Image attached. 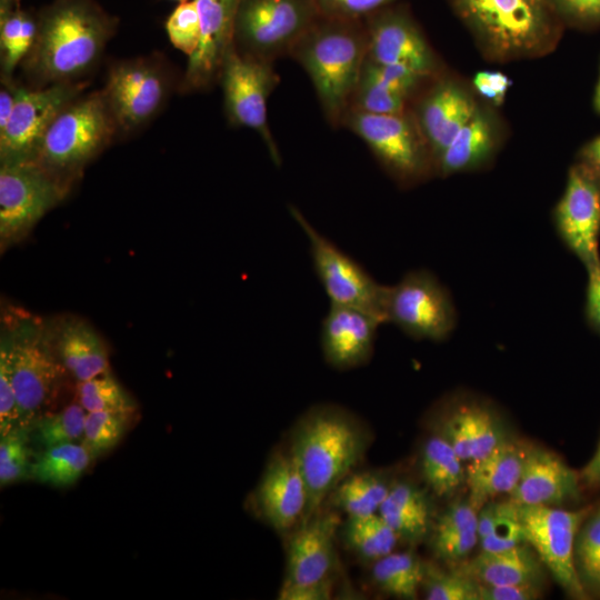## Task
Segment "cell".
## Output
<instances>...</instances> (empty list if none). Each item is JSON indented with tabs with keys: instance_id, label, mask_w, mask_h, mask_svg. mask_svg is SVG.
<instances>
[{
	"instance_id": "cell-30",
	"label": "cell",
	"mask_w": 600,
	"mask_h": 600,
	"mask_svg": "<svg viewBox=\"0 0 600 600\" xmlns=\"http://www.w3.org/2000/svg\"><path fill=\"white\" fill-rule=\"evenodd\" d=\"M37 16L14 0H0L1 77L12 78L30 52L37 36Z\"/></svg>"
},
{
	"instance_id": "cell-28",
	"label": "cell",
	"mask_w": 600,
	"mask_h": 600,
	"mask_svg": "<svg viewBox=\"0 0 600 600\" xmlns=\"http://www.w3.org/2000/svg\"><path fill=\"white\" fill-rule=\"evenodd\" d=\"M399 540L416 543L430 534L433 519L427 492L409 481L391 483L378 512Z\"/></svg>"
},
{
	"instance_id": "cell-33",
	"label": "cell",
	"mask_w": 600,
	"mask_h": 600,
	"mask_svg": "<svg viewBox=\"0 0 600 600\" xmlns=\"http://www.w3.org/2000/svg\"><path fill=\"white\" fill-rule=\"evenodd\" d=\"M427 564L412 552H391L373 562L371 576L386 593L416 599L422 588Z\"/></svg>"
},
{
	"instance_id": "cell-39",
	"label": "cell",
	"mask_w": 600,
	"mask_h": 600,
	"mask_svg": "<svg viewBox=\"0 0 600 600\" xmlns=\"http://www.w3.org/2000/svg\"><path fill=\"white\" fill-rule=\"evenodd\" d=\"M128 417L114 411L87 412L83 444L92 459L117 446L126 431Z\"/></svg>"
},
{
	"instance_id": "cell-32",
	"label": "cell",
	"mask_w": 600,
	"mask_h": 600,
	"mask_svg": "<svg viewBox=\"0 0 600 600\" xmlns=\"http://www.w3.org/2000/svg\"><path fill=\"white\" fill-rule=\"evenodd\" d=\"M391 483L378 471L348 474L331 492L334 507L348 517H367L379 512Z\"/></svg>"
},
{
	"instance_id": "cell-6",
	"label": "cell",
	"mask_w": 600,
	"mask_h": 600,
	"mask_svg": "<svg viewBox=\"0 0 600 600\" xmlns=\"http://www.w3.org/2000/svg\"><path fill=\"white\" fill-rule=\"evenodd\" d=\"M2 333L9 346L19 423H28L53 399L66 369L54 350L52 327L39 318L12 317Z\"/></svg>"
},
{
	"instance_id": "cell-18",
	"label": "cell",
	"mask_w": 600,
	"mask_h": 600,
	"mask_svg": "<svg viewBox=\"0 0 600 600\" xmlns=\"http://www.w3.org/2000/svg\"><path fill=\"white\" fill-rule=\"evenodd\" d=\"M200 19V41L189 57L179 90L193 93L219 82L222 64L233 46V28L240 0H196Z\"/></svg>"
},
{
	"instance_id": "cell-57",
	"label": "cell",
	"mask_w": 600,
	"mask_h": 600,
	"mask_svg": "<svg viewBox=\"0 0 600 600\" xmlns=\"http://www.w3.org/2000/svg\"><path fill=\"white\" fill-rule=\"evenodd\" d=\"M594 107H596L597 111L600 112V78H599L598 86H597V89H596Z\"/></svg>"
},
{
	"instance_id": "cell-38",
	"label": "cell",
	"mask_w": 600,
	"mask_h": 600,
	"mask_svg": "<svg viewBox=\"0 0 600 600\" xmlns=\"http://www.w3.org/2000/svg\"><path fill=\"white\" fill-rule=\"evenodd\" d=\"M409 99V97L386 87L362 68L349 110L376 114L402 113L408 110Z\"/></svg>"
},
{
	"instance_id": "cell-40",
	"label": "cell",
	"mask_w": 600,
	"mask_h": 600,
	"mask_svg": "<svg viewBox=\"0 0 600 600\" xmlns=\"http://www.w3.org/2000/svg\"><path fill=\"white\" fill-rule=\"evenodd\" d=\"M577 569L589 584L600 589V507L583 520L576 540Z\"/></svg>"
},
{
	"instance_id": "cell-47",
	"label": "cell",
	"mask_w": 600,
	"mask_h": 600,
	"mask_svg": "<svg viewBox=\"0 0 600 600\" xmlns=\"http://www.w3.org/2000/svg\"><path fill=\"white\" fill-rule=\"evenodd\" d=\"M433 553L446 562L466 559L479 542L477 529L448 533H430Z\"/></svg>"
},
{
	"instance_id": "cell-55",
	"label": "cell",
	"mask_w": 600,
	"mask_h": 600,
	"mask_svg": "<svg viewBox=\"0 0 600 600\" xmlns=\"http://www.w3.org/2000/svg\"><path fill=\"white\" fill-rule=\"evenodd\" d=\"M579 164L600 180V137L591 140L582 148Z\"/></svg>"
},
{
	"instance_id": "cell-7",
	"label": "cell",
	"mask_w": 600,
	"mask_h": 600,
	"mask_svg": "<svg viewBox=\"0 0 600 600\" xmlns=\"http://www.w3.org/2000/svg\"><path fill=\"white\" fill-rule=\"evenodd\" d=\"M341 127L358 136L387 173L401 186H412L431 173L434 160L427 140L408 110L376 114L348 110Z\"/></svg>"
},
{
	"instance_id": "cell-11",
	"label": "cell",
	"mask_w": 600,
	"mask_h": 600,
	"mask_svg": "<svg viewBox=\"0 0 600 600\" xmlns=\"http://www.w3.org/2000/svg\"><path fill=\"white\" fill-rule=\"evenodd\" d=\"M386 322L417 340L442 341L457 326V311L447 288L426 269L407 272L386 286Z\"/></svg>"
},
{
	"instance_id": "cell-44",
	"label": "cell",
	"mask_w": 600,
	"mask_h": 600,
	"mask_svg": "<svg viewBox=\"0 0 600 600\" xmlns=\"http://www.w3.org/2000/svg\"><path fill=\"white\" fill-rule=\"evenodd\" d=\"M29 451L22 433L12 429L0 440V483L6 486L29 472Z\"/></svg>"
},
{
	"instance_id": "cell-27",
	"label": "cell",
	"mask_w": 600,
	"mask_h": 600,
	"mask_svg": "<svg viewBox=\"0 0 600 600\" xmlns=\"http://www.w3.org/2000/svg\"><path fill=\"white\" fill-rule=\"evenodd\" d=\"M542 562L527 543L514 548L487 552L481 551L459 570L483 586L539 583Z\"/></svg>"
},
{
	"instance_id": "cell-13",
	"label": "cell",
	"mask_w": 600,
	"mask_h": 600,
	"mask_svg": "<svg viewBox=\"0 0 600 600\" xmlns=\"http://www.w3.org/2000/svg\"><path fill=\"white\" fill-rule=\"evenodd\" d=\"M279 82L273 62L241 54L233 46L224 58L218 82L229 123L257 131L277 166L281 156L268 124L267 102Z\"/></svg>"
},
{
	"instance_id": "cell-29",
	"label": "cell",
	"mask_w": 600,
	"mask_h": 600,
	"mask_svg": "<svg viewBox=\"0 0 600 600\" xmlns=\"http://www.w3.org/2000/svg\"><path fill=\"white\" fill-rule=\"evenodd\" d=\"M493 138L491 120L477 109L467 124L438 156L434 168L440 174L449 176L479 167L491 154Z\"/></svg>"
},
{
	"instance_id": "cell-41",
	"label": "cell",
	"mask_w": 600,
	"mask_h": 600,
	"mask_svg": "<svg viewBox=\"0 0 600 600\" xmlns=\"http://www.w3.org/2000/svg\"><path fill=\"white\" fill-rule=\"evenodd\" d=\"M422 588L428 600H480L479 583L459 569L446 572L427 564Z\"/></svg>"
},
{
	"instance_id": "cell-19",
	"label": "cell",
	"mask_w": 600,
	"mask_h": 600,
	"mask_svg": "<svg viewBox=\"0 0 600 600\" xmlns=\"http://www.w3.org/2000/svg\"><path fill=\"white\" fill-rule=\"evenodd\" d=\"M339 524L334 513L317 512L302 521L288 543L282 586H306L331 577L337 560L336 534Z\"/></svg>"
},
{
	"instance_id": "cell-21",
	"label": "cell",
	"mask_w": 600,
	"mask_h": 600,
	"mask_svg": "<svg viewBox=\"0 0 600 600\" xmlns=\"http://www.w3.org/2000/svg\"><path fill=\"white\" fill-rule=\"evenodd\" d=\"M258 506L267 522L286 531L303 519L308 491L291 452H274L267 463L257 491Z\"/></svg>"
},
{
	"instance_id": "cell-37",
	"label": "cell",
	"mask_w": 600,
	"mask_h": 600,
	"mask_svg": "<svg viewBox=\"0 0 600 600\" xmlns=\"http://www.w3.org/2000/svg\"><path fill=\"white\" fill-rule=\"evenodd\" d=\"M87 411L80 403L39 416L34 422L36 438L43 449L70 443L83 436Z\"/></svg>"
},
{
	"instance_id": "cell-49",
	"label": "cell",
	"mask_w": 600,
	"mask_h": 600,
	"mask_svg": "<svg viewBox=\"0 0 600 600\" xmlns=\"http://www.w3.org/2000/svg\"><path fill=\"white\" fill-rule=\"evenodd\" d=\"M556 14L578 26L600 24V0H549Z\"/></svg>"
},
{
	"instance_id": "cell-12",
	"label": "cell",
	"mask_w": 600,
	"mask_h": 600,
	"mask_svg": "<svg viewBox=\"0 0 600 600\" xmlns=\"http://www.w3.org/2000/svg\"><path fill=\"white\" fill-rule=\"evenodd\" d=\"M514 504V503H513ZM526 542L556 581L577 599L587 593L577 569L574 548L579 529L590 508L564 510L552 506L514 504Z\"/></svg>"
},
{
	"instance_id": "cell-35",
	"label": "cell",
	"mask_w": 600,
	"mask_h": 600,
	"mask_svg": "<svg viewBox=\"0 0 600 600\" xmlns=\"http://www.w3.org/2000/svg\"><path fill=\"white\" fill-rule=\"evenodd\" d=\"M341 534L343 542L353 553L372 562L393 552L399 540L379 513L348 517Z\"/></svg>"
},
{
	"instance_id": "cell-25",
	"label": "cell",
	"mask_w": 600,
	"mask_h": 600,
	"mask_svg": "<svg viewBox=\"0 0 600 600\" xmlns=\"http://www.w3.org/2000/svg\"><path fill=\"white\" fill-rule=\"evenodd\" d=\"M528 449L506 438L483 458L467 462L466 484L469 501L476 509L501 494H509L517 486Z\"/></svg>"
},
{
	"instance_id": "cell-50",
	"label": "cell",
	"mask_w": 600,
	"mask_h": 600,
	"mask_svg": "<svg viewBox=\"0 0 600 600\" xmlns=\"http://www.w3.org/2000/svg\"><path fill=\"white\" fill-rule=\"evenodd\" d=\"M540 597V583H517L503 586L479 584L480 600H534Z\"/></svg>"
},
{
	"instance_id": "cell-2",
	"label": "cell",
	"mask_w": 600,
	"mask_h": 600,
	"mask_svg": "<svg viewBox=\"0 0 600 600\" xmlns=\"http://www.w3.org/2000/svg\"><path fill=\"white\" fill-rule=\"evenodd\" d=\"M368 446L369 438L361 423L341 408L319 406L299 420L289 451L308 491L302 521L319 512L326 498L362 460Z\"/></svg>"
},
{
	"instance_id": "cell-31",
	"label": "cell",
	"mask_w": 600,
	"mask_h": 600,
	"mask_svg": "<svg viewBox=\"0 0 600 600\" xmlns=\"http://www.w3.org/2000/svg\"><path fill=\"white\" fill-rule=\"evenodd\" d=\"M463 462L441 433L429 437L420 452L422 479L438 497L451 496L466 483Z\"/></svg>"
},
{
	"instance_id": "cell-17",
	"label": "cell",
	"mask_w": 600,
	"mask_h": 600,
	"mask_svg": "<svg viewBox=\"0 0 600 600\" xmlns=\"http://www.w3.org/2000/svg\"><path fill=\"white\" fill-rule=\"evenodd\" d=\"M390 4L367 18V58L383 64H403L430 77L436 59L421 30L402 8Z\"/></svg>"
},
{
	"instance_id": "cell-36",
	"label": "cell",
	"mask_w": 600,
	"mask_h": 600,
	"mask_svg": "<svg viewBox=\"0 0 600 600\" xmlns=\"http://www.w3.org/2000/svg\"><path fill=\"white\" fill-rule=\"evenodd\" d=\"M79 403L89 411H114L130 414L136 403L109 370L78 382Z\"/></svg>"
},
{
	"instance_id": "cell-58",
	"label": "cell",
	"mask_w": 600,
	"mask_h": 600,
	"mask_svg": "<svg viewBox=\"0 0 600 600\" xmlns=\"http://www.w3.org/2000/svg\"><path fill=\"white\" fill-rule=\"evenodd\" d=\"M177 1H179V2H183V1H187V0H177Z\"/></svg>"
},
{
	"instance_id": "cell-26",
	"label": "cell",
	"mask_w": 600,
	"mask_h": 600,
	"mask_svg": "<svg viewBox=\"0 0 600 600\" xmlns=\"http://www.w3.org/2000/svg\"><path fill=\"white\" fill-rule=\"evenodd\" d=\"M56 353L78 382L94 378L109 370L104 342L96 330L78 318H67L52 327Z\"/></svg>"
},
{
	"instance_id": "cell-10",
	"label": "cell",
	"mask_w": 600,
	"mask_h": 600,
	"mask_svg": "<svg viewBox=\"0 0 600 600\" xmlns=\"http://www.w3.org/2000/svg\"><path fill=\"white\" fill-rule=\"evenodd\" d=\"M289 212L308 239L316 276L330 304L362 310L386 323V286L376 281L361 263L317 230L297 207L290 204Z\"/></svg>"
},
{
	"instance_id": "cell-48",
	"label": "cell",
	"mask_w": 600,
	"mask_h": 600,
	"mask_svg": "<svg viewBox=\"0 0 600 600\" xmlns=\"http://www.w3.org/2000/svg\"><path fill=\"white\" fill-rule=\"evenodd\" d=\"M320 16L334 19L363 20L371 13L399 0H312Z\"/></svg>"
},
{
	"instance_id": "cell-16",
	"label": "cell",
	"mask_w": 600,
	"mask_h": 600,
	"mask_svg": "<svg viewBox=\"0 0 600 600\" xmlns=\"http://www.w3.org/2000/svg\"><path fill=\"white\" fill-rule=\"evenodd\" d=\"M553 223L564 247L584 267L600 260V180L579 163L569 170Z\"/></svg>"
},
{
	"instance_id": "cell-34",
	"label": "cell",
	"mask_w": 600,
	"mask_h": 600,
	"mask_svg": "<svg viewBox=\"0 0 600 600\" xmlns=\"http://www.w3.org/2000/svg\"><path fill=\"white\" fill-rule=\"evenodd\" d=\"M91 459L84 444L63 443L43 449L30 464L29 473L39 482L66 487L74 483L83 474Z\"/></svg>"
},
{
	"instance_id": "cell-56",
	"label": "cell",
	"mask_w": 600,
	"mask_h": 600,
	"mask_svg": "<svg viewBox=\"0 0 600 600\" xmlns=\"http://www.w3.org/2000/svg\"><path fill=\"white\" fill-rule=\"evenodd\" d=\"M580 481L587 487L600 486V441L587 464L579 472Z\"/></svg>"
},
{
	"instance_id": "cell-52",
	"label": "cell",
	"mask_w": 600,
	"mask_h": 600,
	"mask_svg": "<svg viewBox=\"0 0 600 600\" xmlns=\"http://www.w3.org/2000/svg\"><path fill=\"white\" fill-rule=\"evenodd\" d=\"M511 82L499 71H480L473 77V86L484 99L499 104L503 101Z\"/></svg>"
},
{
	"instance_id": "cell-8",
	"label": "cell",
	"mask_w": 600,
	"mask_h": 600,
	"mask_svg": "<svg viewBox=\"0 0 600 600\" xmlns=\"http://www.w3.org/2000/svg\"><path fill=\"white\" fill-rule=\"evenodd\" d=\"M319 17L312 0H240L233 47L241 54L274 63L289 57Z\"/></svg>"
},
{
	"instance_id": "cell-4",
	"label": "cell",
	"mask_w": 600,
	"mask_h": 600,
	"mask_svg": "<svg viewBox=\"0 0 600 600\" xmlns=\"http://www.w3.org/2000/svg\"><path fill=\"white\" fill-rule=\"evenodd\" d=\"M118 138V128L102 90L82 93L54 118L33 162L68 191L86 167Z\"/></svg>"
},
{
	"instance_id": "cell-22",
	"label": "cell",
	"mask_w": 600,
	"mask_h": 600,
	"mask_svg": "<svg viewBox=\"0 0 600 600\" xmlns=\"http://www.w3.org/2000/svg\"><path fill=\"white\" fill-rule=\"evenodd\" d=\"M579 473L554 452L542 448L528 449L520 479L508 494L519 506H558L577 499Z\"/></svg>"
},
{
	"instance_id": "cell-43",
	"label": "cell",
	"mask_w": 600,
	"mask_h": 600,
	"mask_svg": "<svg viewBox=\"0 0 600 600\" xmlns=\"http://www.w3.org/2000/svg\"><path fill=\"white\" fill-rule=\"evenodd\" d=\"M524 542L514 504L509 500L498 503L497 516L489 532L479 539L481 551H503Z\"/></svg>"
},
{
	"instance_id": "cell-23",
	"label": "cell",
	"mask_w": 600,
	"mask_h": 600,
	"mask_svg": "<svg viewBox=\"0 0 600 600\" xmlns=\"http://www.w3.org/2000/svg\"><path fill=\"white\" fill-rule=\"evenodd\" d=\"M472 98L453 81L437 82L419 101L414 116L433 160L477 111Z\"/></svg>"
},
{
	"instance_id": "cell-46",
	"label": "cell",
	"mask_w": 600,
	"mask_h": 600,
	"mask_svg": "<svg viewBox=\"0 0 600 600\" xmlns=\"http://www.w3.org/2000/svg\"><path fill=\"white\" fill-rule=\"evenodd\" d=\"M363 70L386 87L411 97L423 79L428 78L403 64H383L366 59Z\"/></svg>"
},
{
	"instance_id": "cell-42",
	"label": "cell",
	"mask_w": 600,
	"mask_h": 600,
	"mask_svg": "<svg viewBox=\"0 0 600 600\" xmlns=\"http://www.w3.org/2000/svg\"><path fill=\"white\" fill-rule=\"evenodd\" d=\"M171 44L188 57L197 50L200 41V19L196 0L180 2L164 23Z\"/></svg>"
},
{
	"instance_id": "cell-45",
	"label": "cell",
	"mask_w": 600,
	"mask_h": 600,
	"mask_svg": "<svg viewBox=\"0 0 600 600\" xmlns=\"http://www.w3.org/2000/svg\"><path fill=\"white\" fill-rule=\"evenodd\" d=\"M19 422L17 397L12 383L8 340L1 333L0 344V434L11 431Z\"/></svg>"
},
{
	"instance_id": "cell-53",
	"label": "cell",
	"mask_w": 600,
	"mask_h": 600,
	"mask_svg": "<svg viewBox=\"0 0 600 600\" xmlns=\"http://www.w3.org/2000/svg\"><path fill=\"white\" fill-rule=\"evenodd\" d=\"M332 587L331 577L306 586H282L278 598L281 600H328L332 596Z\"/></svg>"
},
{
	"instance_id": "cell-59",
	"label": "cell",
	"mask_w": 600,
	"mask_h": 600,
	"mask_svg": "<svg viewBox=\"0 0 600 600\" xmlns=\"http://www.w3.org/2000/svg\"><path fill=\"white\" fill-rule=\"evenodd\" d=\"M16 2H20V0H14Z\"/></svg>"
},
{
	"instance_id": "cell-9",
	"label": "cell",
	"mask_w": 600,
	"mask_h": 600,
	"mask_svg": "<svg viewBox=\"0 0 600 600\" xmlns=\"http://www.w3.org/2000/svg\"><path fill=\"white\" fill-rule=\"evenodd\" d=\"M172 74L164 59L153 54L113 62L101 88L118 128V138L144 128L164 107Z\"/></svg>"
},
{
	"instance_id": "cell-15",
	"label": "cell",
	"mask_w": 600,
	"mask_h": 600,
	"mask_svg": "<svg viewBox=\"0 0 600 600\" xmlns=\"http://www.w3.org/2000/svg\"><path fill=\"white\" fill-rule=\"evenodd\" d=\"M88 81L31 87L20 83L7 127L0 132V163L31 162L47 129L60 111L88 87Z\"/></svg>"
},
{
	"instance_id": "cell-51",
	"label": "cell",
	"mask_w": 600,
	"mask_h": 600,
	"mask_svg": "<svg viewBox=\"0 0 600 600\" xmlns=\"http://www.w3.org/2000/svg\"><path fill=\"white\" fill-rule=\"evenodd\" d=\"M586 320L591 329L600 334V260L586 267Z\"/></svg>"
},
{
	"instance_id": "cell-54",
	"label": "cell",
	"mask_w": 600,
	"mask_h": 600,
	"mask_svg": "<svg viewBox=\"0 0 600 600\" xmlns=\"http://www.w3.org/2000/svg\"><path fill=\"white\" fill-rule=\"evenodd\" d=\"M20 83L14 78L1 77L0 86V132L7 127L18 98Z\"/></svg>"
},
{
	"instance_id": "cell-3",
	"label": "cell",
	"mask_w": 600,
	"mask_h": 600,
	"mask_svg": "<svg viewBox=\"0 0 600 600\" xmlns=\"http://www.w3.org/2000/svg\"><path fill=\"white\" fill-rule=\"evenodd\" d=\"M368 56L364 20L320 16L289 53L306 71L327 121L341 127Z\"/></svg>"
},
{
	"instance_id": "cell-5",
	"label": "cell",
	"mask_w": 600,
	"mask_h": 600,
	"mask_svg": "<svg viewBox=\"0 0 600 600\" xmlns=\"http://www.w3.org/2000/svg\"><path fill=\"white\" fill-rule=\"evenodd\" d=\"M480 42L499 58L532 53L554 33L549 0H451Z\"/></svg>"
},
{
	"instance_id": "cell-14",
	"label": "cell",
	"mask_w": 600,
	"mask_h": 600,
	"mask_svg": "<svg viewBox=\"0 0 600 600\" xmlns=\"http://www.w3.org/2000/svg\"><path fill=\"white\" fill-rule=\"evenodd\" d=\"M68 190L36 162L0 163V248L22 241Z\"/></svg>"
},
{
	"instance_id": "cell-24",
	"label": "cell",
	"mask_w": 600,
	"mask_h": 600,
	"mask_svg": "<svg viewBox=\"0 0 600 600\" xmlns=\"http://www.w3.org/2000/svg\"><path fill=\"white\" fill-rule=\"evenodd\" d=\"M441 424L439 433L464 462L483 458L507 438L494 412L479 402L458 403Z\"/></svg>"
},
{
	"instance_id": "cell-1",
	"label": "cell",
	"mask_w": 600,
	"mask_h": 600,
	"mask_svg": "<svg viewBox=\"0 0 600 600\" xmlns=\"http://www.w3.org/2000/svg\"><path fill=\"white\" fill-rule=\"evenodd\" d=\"M37 20L34 43L21 64L31 87L86 81L117 28L96 0H53Z\"/></svg>"
},
{
	"instance_id": "cell-20",
	"label": "cell",
	"mask_w": 600,
	"mask_h": 600,
	"mask_svg": "<svg viewBox=\"0 0 600 600\" xmlns=\"http://www.w3.org/2000/svg\"><path fill=\"white\" fill-rule=\"evenodd\" d=\"M376 317L350 307L330 304L320 328V346L328 364L348 370L366 363L373 352Z\"/></svg>"
}]
</instances>
